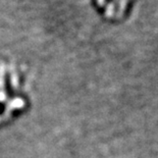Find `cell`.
<instances>
[{
    "mask_svg": "<svg viewBox=\"0 0 158 158\" xmlns=\"http://www.w3.org/2000/svg\"><path fill=\"white\" fill-rule=\"evenodd\" d=\"M2 109H3V107H2L1 104H0V111H2Z\"/></svg>",
    "mask_w": 158,
    "mask_h": 158,
    "instance_id": "cell-1",
    "label": "cell"
}]
</instances>
